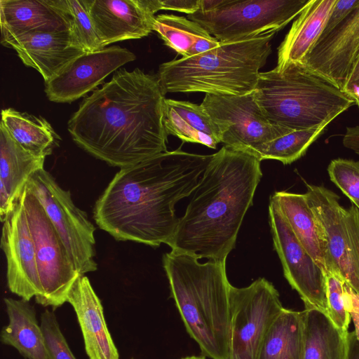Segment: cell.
I'll use <instances>...</instances> for the list:
<instances>
[{"instance_id":"obj_18","label":"cell","mask_w":359,"mask_h":359,"mask_svg":"<svg viewBox=\"0 0 359 359\" xmlns=\"http://www.w3.org/2000/svg\"><path fill=\"white\" fill-rule=\"evenodd\" d=\"M4 46L14 49L22 62L37 70L45 82L85 53L74 46L67 29L29 32Z\"/></svg>"},{"instance_id":"obj_13","label":"cell","mask_w":359,"mask_h":359,"mask_svg":"<svg viewBox=\"0 0 359 359\" xmlns=\"http://www.w3.org/2000/svg\"><path fill=\"white\" fill-rule=\"evenodd\" d=\"M269 220L285 278L303 301L305 309L327 313L326 274L299 243L277 205L270 200Z\"/></svg>"},{"instance_id":"obj_26","label":"cell","mask_w":359,"mask_h":359,"mask_svg":"<svg viewBox=\"0 0 359 359\" xmlns=\"http://www.w3.org/2000/svg\"><path fill=\"white\" fill-rule=\"evenodd\" d=\"M304 313L302 359H346L347 335L340 330L327 313L307 309Z\"/></svg>"},{"instance_id":"obj_34","label":"cell","mask_w":359,"mask_h":359,"mask_svg":"<svg viewBox=\"0 0 359 359\" xmlns=\"http://www.w3.org/2000/svg\"><path fill=\"white\" fill-rule=\"evenodd\" d=\"M48 359H76L60 328L53 311L46 310L41 316Z\"/></svg>"},{"instance_id":"obj_10","label":"cell","mask_w":359,"mask_h":359,"mask_svg":"<svg viewBox=\"0 0 359 359\" xmlns=\"http://www.w3.org/2000/svg\"><path fill=\"white\" fill-rule=\"evenodd\" d=\"M20 198L36 246L41 293L35 299L43 306L56 309L67 302L69 292L81 274L41 203L27 185Z\"/></svg>"},{"instance_id":"obj_4","label":"cell","mask_w":359,"mask_h":359,"mask_svg":"<svg viewBox=\"0 0 359 359\" xmlns=\"http://www.w3.org/2000/svg\"><path fill=\"white\" fill-rule=\"evenodd\" d=\"M199 259L172 250L163 257L170 294L185 328L204 356L227 359L230 284L226 262Z\"/></svg>"},{"instance_id":"obj_41","label":"cell","mask_w":359,"mask_h":359,"mask_svg":"<svg viewBox=\"0 0 359 359\" xmlns=\"http://www.w3.org/2000/svg\"><path fill=\"white\" fill-rule=\"evenodd\" d=\"M181 359H205L204 355L196 356V355H191L182 358Z\"/></svg>"},{"instance_id":"obj_5","label":"cell","mask_w":359,"mask_h":359,"mask_svg":"<svg viewBox=\"0 0 359 359\" xmlns=\"http://www.w3.org/2000/svg\"><path fill=\"white\" fill-rule=\"evenodd\" d=\"M274 35L221 43L203 54L161 64L157 76L163 94L201 92L243 95L252 92L260 69L271 53Z\"/></svg>"},{"instance_id":"obj_37","label":"cell","mask_w":359,"mask_h":359,"mask_svg":"<svg viewBox=\"0 0 359 359\" xmlns=\"http://www.w3.org/2000/svg\"><path fill=\"white\" fill-rule=\"evenodd\" d=\"M341 90L353 99L359 96V53Z\"/></svg>"},{"instance_id":"obj_24","label":"cell","mask_w":359,"mask_h":359,"mask_svg":"<svg viewBox=\"0 0 359 359\" xmlns=\"http://www.w3.org/2000/svg\"><path fill=\"white\" fill-rule=\"evenodd\" d=\"M8 323L1 332L4 344L15 348L27 359H48L41 325L28 301L4 299Z\"/></svg>"},{"instance_id":"obj_15","label":"cell","mask_w":359,"mask_h":359,"mask_svg":"<svg viewBox=\"0 0 359 359\" xmlns=\"http://www.w3.org/2000/svg\"><path fill=\"white\" fill-rule=\"evenodd\" d=\"M1 247L6 258L10 291L28 302L39 297L36 246L20 197L3 222Z\"/></svg>"},{"instance_id":"obj_7","label":"cell","mask_w":359,"mask_h":359,"mask_svg":"<svg viewBox=\"0 0 359 359\" xmlns=\"http://www.w3.org/2000/svg\"><path fill=\"white\" fill-rule=\"evenodd\" d=\"M311 0H201L187 18L221 43L276 33L297 17Z\"/></svg>"},{"instance_id":"obj_38","label":"cell","mask_w":359,"mask_h":359,"mask_svg":"<svg viewBox=\"0 0 359 359\" xmlns=\"http://www.w3.org/2000/svg\"><path fill=\"white\" fill-rule=\"evenodd\" d=\"M343 145L359 156V126L346 128L342 139Z\"/></svg>"},{"instance_id":"obj_35","label":"cell","mask_w":359,"mask_h":359,"mask_svg":"<svg viewBox=\"0 0 359 359\" xmlns=\"http://www.w3.org/2000/svg\"><path fill=\"white\" fill-rule=\"evenodd\" d=\"M201 0H141L153 15L160 10L173 11L191 15L200 8Z\"/></svg>"},{"instance_id":"obj_2","label":"cell","mask_w":359,"mask_h":359,"mask_svg":"<svg viewBox=\"0 0 359 359\" xmlns=\"http://www.w3.org/2000/svg\"><path fill=\"white\" fill-rule=\"evenodd\" d=\"M211 158L180 146L121 168L95 204L97 225L117 241L168 245L179 222L175 205L191 195Z\"/></svg>"},{"instance_id":"obj_36","label":"cell","mask_w":359,"mask_h":359,"mask_svg":"<svg viewBox=\"0 0 359 359\" xmlns=\"http://www.w3.org/2000/svg\"><path fill=\"white\" fill-rule=\"evenodd\" d=\"M359 6V0H337L318 39L330 34Z\"/></svg>"},{"instance_id":"obj_32","label":"cell","mask_w":359,"mask_h":359,"mask_svg":"<svg viewBox=\"0 0 359 359\" xmlns=\"http://www.w3.org/2000/svg\"><path fill=\"white\" fill-rule=\"evenodd\" d=\"M344 280L334 272L326 273L327 314L344 333L348 334L351 313Z\"/></svg>"},{"instance_id":"obj_9","label":"cell","mask_w":359,"mask_h":359,"mask_svg":"<svg viewBox=\"0 0 359 359\" xmlns=\"http://www.w3.org/2000/svg\"><path fill=\"white\" fill-rule=\"evenodd\" d=\"M26 185L45 210L78 273L96 271L95 228L86 212L74 203L70 191L60 187L44 168L34 172Z\"/></svg>"},{"instance_id":"obj_23","label":"cell","mask_w":359,"mask_h":359,"mask_svg":"<svg viewBox=\"0 0 359 359\" xmlns=\"http://www.w3.org/2000/svg\"><path fill=\"white\" fill-rule=\"evenodd\" d=\"M163 121L168 135L183 142L198 143L216 149L221 142L219 130L201 104L164 99Z\"/></svg>"},{"instance_id":"obj_20","label":"cell","mask_w":359,"mask_h":359,"mask_svg":"<svg viewBox=\"0 0 359 359\" xmlns=\"http://www.w3.org/2000/svg\"><path fill=\"white\" fill-rule=\"evenodd\" d=\"M46 157L24 149L0 123V219L2 222L19 200L30 177L43 168Z\"/></svg>"},{"instance_id":"obj_11","label":"cell","mask_w":359,"mask_h":359,"mask_svg":"<svg viewBox=\"0 0 359 359\" xmlns=\"http://www.w3.org/2000/svg\"><path fill=\"white\" fill-rule=\"evenodd\" d=\"M283 308L278 290L264 278L247 287L231 286L227 359H259L268 330Z\"/></svg>"},{"instance_id":"obj_1","label":"cell","mask_w":359,"mask_h":359,"mask_svg":"<svg viewBox=\"0 0 359 359\" xmlns=\"http://www.w3.org/2000/svg\"><path fill=\"white\" fill-rule=\"evenodd\" d=\"M165 98L157 74L121 69L82 100L67 129L95 158L120 168L130 166L168 151Z\"/></svg>"},{"instance_id":"obj_17","label":"cell","mask_w":359,"mask_h":359,"mask_svg":"<svg viewBox=\"0 0 359 359\" xmlns=\"http://www.w3.org/2000/svg\"><path fill=\"white\" fill-rule=\"evenodd\" d=\"M95 29L103 46L138 39L153 31L155 19L141 0H86Z\"/></svg>"},{"instance_id":"obj_6","label":"cell","mask_w":359,"mask_h":359,"mask_svg":"<svg viewBox=\"0 0 359 359\" xmlns=\"http://www.w3.org/2000/svg\"><path fill=\"white\" fill-rule=\"evenodd\" d=\"M257 100L271 123L294 130L330 123L355 100L300 63L260 72Z\"/></svg>"},{"instance_id":"obj_29","label":"cell","mask_w":359,"mask_h":359,"mask_svg":"<svg viewBox=\"0 0 359 359\" xmlns=\"http://www.w3.org/2000/svg\"><path fill=\"white\" fill-rule=\"evenodd\" d=\"M329 123L306 130L292 129L269 142L248 148L246 151L260 161L272 159L290 164L304 156L310 145L321 135Z\"/></svg>"},{"instance_id":"obj_30","label":"cell","mask_w":359,"mask_h":359,"mask_svg":"<svg viewBox=\"0 0 359 359\" xmlns=\"http://www.w3.org/2000/svg\"><path fill=\"white\" fill-rule=\"evenodd\" d=\"M153 30L158 33L166 46L184 58L191 57L198 41L210 34L197 22L173 14L155 16Z\"/></svg>"},{"instance_id":"obj_39","label":"cell","mask_w":359,"mask_h":359,"mask_svg":"<svg viewBox=\"0 0 359 359\" xmlns=\"http://www.w3.org/2000/svg\"><path fill=\"white\" fill-rule=\"evenodd\" d=\"M350 294V313L355 324V332L359 339V295L348 285Z\"/></svg>"},{"instance_id":"obj_14","label":"cell","mask_w":359,"mask_h":359,"mask_svg":"<svg viewBox=\"0 0 359 359\" xmlns=\"http://www.w3.org/2000/svg\"><path fill=\"white\" fill-rule=\"evenodd\" d=\"M135 59L133 52L118 46L83 53L45 82V93L52 102H72L96 88L118 68Z\"/></svg>"},{"instance_id":"obj_40","label":"cell","mask_w":359,"mask_h":359,"mask_svg":"<svg viewBox=\"0 0 359 359\" xmlns=\"http://www.w3.org/2000/svg\"><path fill=\"white\" fill-rule=\"evenodd\" d=\"M346 359H359V339L355 331L347 335V351Z\"/></svg>"},{"instance_id":"obj_22","label":"cell","mask_w":359,"mask_h":359,"mask_svg":"<svg viewBox=\"0 0 359 359\" xmlns=\"http://www.w3.org/2000/svg\"><path fill=\"white\" fill-rule=\"evenodd\" d=\"M337 0H311L278 48V69L300 63L320 36Z\"/></svg>"},{"instance_id":"obj_19","label":"cell","mask_w":359,"mask_h":359,"mask_svg":"<svg viewBox=\"0 0 359 359\" xmlns=\"http://www.w3.org/2000/svg\"><path fill=\"white\" fill-rule=\"evenodd\" d=\"M67 302L75 311L88 358L119 359L107 328L102 303L86 276L80 275L76 280Z\"/></svg>"},{"instance_id":"obj_25","label":"cell","mask_w":359,"mask_h":359,"mask_svg":"<svg viewBox=\"0 0 359 359\" xmlns=\"http://www.w3.org/2000/svg\"><path fill=\"white\" fill-rule=\"evenodd\" d=\"M270 200L277 205L302 245L326 274L325 243L306 194L276 191Z\"/></svg>"},{"instance_id":"obj_8","label":"cell","mask_w":359,"mask_h":359,"mask_svg":"<svg viewBox=\"0 0 359 359\" xmlns=\"http://www.w3.org/2000/svg\"><path fill=\"white\" fill-rule=\"evenodd\" d=\"M306 186L325 243L326 273L339 275L359 295V209L353 203L345 208L339 196L323 186Z\"/></svg>"},{"instance_id":"obj_12","label":"cell","mask_w":359,"mask_h":359,"mask_svg":"<svg viewBox=\"0 0 359 359\" xmlns=\"http://www.w3.org/2000/svg\"><path fill=\"white\" fill-rule=\"evenodd\" d=\"M201 104L216 124L221 142L233 149L243 151L292 130L266 118L255 90L243 95L205 94Z\"/></svg>"},{"instance_id":"obj_21","label":"cell","mask_w":359,"mask_h":359,"mask_svg":"<svg viewBox=\"0 0 359 359\" xmlns=\"http://www.w3.org/2000/svg\"><path fill=\"white\" fill-rule=\"evenodd\" d=\"M0 25L3 46L29 32L67 29L51 0H0Z\"/></svg>"},{"instance_id":"obj_28","label":"cell","mask_w":359,"mask_h":359,"mask_svg":"<svg viewBox=\"0 0 359 359\" xmlns=\"http://www.w3.org/2000/svg\"><path fill=\"white\" fill-rule=\"evenodd\" d=\"M304 313L283 308L264 338L259 359H302Z\"/></svg>"},{"instance_id":"obj_31","label":"cell","mask_w":359,"mask_h":359,"mask_svg":"<svg viewBox=\"0 0 359 359\" xmlns=\"http://www.w3.org/2000/svg\"><path fill=\"white\" fill-rule=\"evenodd\" d=\"M52 4L65 20L75 46L85 53L104 48L95 29L86 0H54Z\"/></svg>"},{"instance_id":"obj_27","label":"cell","mask_w":359,"mask_h":359,"mask_svg":"<svg viewBox=\"0 0 359 359\" xmlns=\"http://www.w3.org/2000/svg\"><path fill=\"white\" fill-rule=\"evenodd\" d=\"M1 123L18 144L34 155L46 157L59 145L60 137L41 116L8 108L1 111Z\"/></svg>"},{"instance_id":"obj_16","label":"cell","mask_w":359,"mask_h":359,"mask_svg":"<svg viewBox=\"0 0 359 359\" xmlns=\"http://www.w3.org/2000/svg\"><path fill=\"white\" fill-rule=\"evenodd\" d=\"M359 53V6L334 29L317 41L300 62L340 90Z\"/></svg>"},{"instance_id":"obj_3","label":"cell","mask_w":359,"mask_h":359,"mask_svg":"<svg viewBox=\"0 0 359 359\" xmlns=\"http://www.w3.org/2000/svg\"><path fill=\"white\" fill-rule=\"evenodd\" d=\"M260 163L226 145L212 154L168 243L171 250L226 262L262 177Z\"/></svg>"},{"instance_id":"obj_42","label":"cell","mask_w":359,"mask_h":359,"mask_svg":"<svg viewBox=\"0 0 359 359\" xmlns=\"http://www.w3.org/2000/svg\"><path fill=\"white\" fill-rule=\"evenodd\" d=\"M353 100H355V104L358 107L359 109V96L354 97Z\"/></svg>"},{"instance_id":"obj_33","label":"cell","mask_w":359,"mask_h":359,"mask_svg":"<svg viewBox=\"0 0 359 359\" xmlns=\"http://www.w3.org/2000/svg\"><path fill=\"white\" fill-rule=\"evenodd\" d=\"M330 180L359 209V161L336 158L327 167Z\"/></svg>"}]
</instances>
